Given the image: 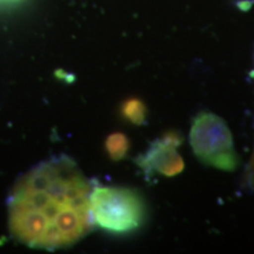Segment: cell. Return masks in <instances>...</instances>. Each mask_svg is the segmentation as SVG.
Returning a JSON list of instances; mask_svg holds the SVG:
<instances>
[{
	"label": "cell",
	"instance_id": "2",
	"mask_svg": "<svg viewBox=\"0 0 254 254\" xmlns=\"http://www.w3.org/2000/svg\"><path fill=\"white\" fill-rule=\"evenodd\" d=\"M91 214L98 226L113 233L134 231L144 221V200L125 187L98 186L91 192Z\"/></svg>",
	"mask_w": 254,
	"mask_h": 254
},
{
	"label": "cell",
	"instance_id": "1",
	"mask_svg": "<svg viewBox=\"0 0 254 254\" xmlns=\"http://www.w3.org/2000/svg\"><path fill=\"white\" fill-rule=\"evenodd\" d=\"M92 189L77 165L56 158L34 167L9 199V228L34 249L57 250L80 240L92 227Z\"/></svg>",
	"mask_w": 254,
	"mask_h": 254
}]
</instances>
